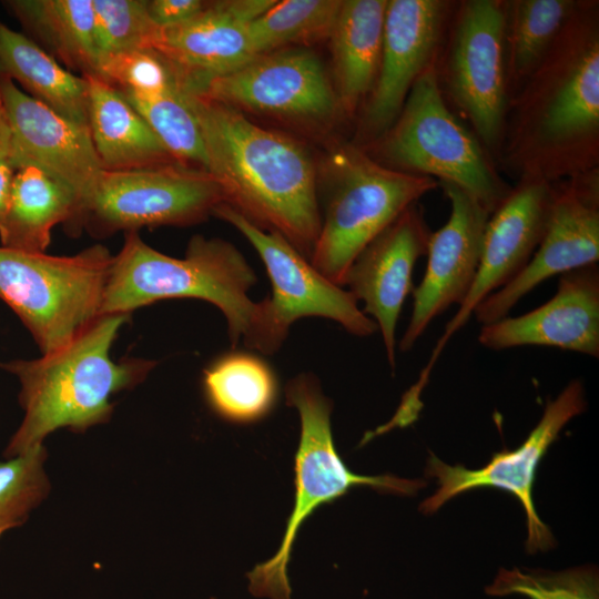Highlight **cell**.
Instances as JSON below:
<instances>
[{"label":"cell","instance_id":"7c38bea8","mask_svg":"<svg viewBox=\"0 0 599 599\" xmlns=\"http://www.w3.org/2000/svg\"><path fill=\"white\" fill-rule=\"evenodd\" d=\"M581 380H571L552 400H548L542 416L524 443L514 450L495 453L489 463L478 469L445 464L434 454L428 458L425 474L436 478L437 490L422 501L419 511L436 512L449 499L477 488H498L510 493L521 504L527 519L526 550L546 551L555 546L550 528L539 518L532 497L538 464L561 429L586 410Z\"/></svg>","mask_w":599,"mask_h":599},{"label":"cell","instance_id":"4fadbf2b","mask_svg":"<svg viewBox=\"0 0 599 599\" xmlns=\"http://www.w3.org/2000/svg\"><path fill=\"white\" fill-rule=\"evenodd\" d=\"M187 92L243 113L250 111L304 122L332 120L341 111L335 89L319 59L302 48L255 55Z\"/></svg>","mask_w":599,"mask_h":599},{"label":"cell","instance_id":"3957f363","mask_svg":"<svg viewBox=\"0 0 599 599\" xmlns=\"http://www.w3.org/2000/svg\"><path fill=\"white\" fill-rule=\"evenodd\" d=\"M128 314L102 315L67 345L35 359H14L1 367L20 383L24 417L12 435L6 458L42 445L59 428L81 433L106 423L111 396L143 382L156 362L144 358L114 361L111 348Z\"/></svg>","mask_w":599,"mask_h":599},{"label":"cell","instance_id":"52a82bcc","mask_svg":"<svg viewBox=\"0 0 599 599\" xmlns=\"http://www.w3.org/2000/svg\"><path fill=\"white\" fill-rule=\"evenodd\" d=\"M326 164L324 215L309 262L344 286L349 266L364 247L439 185L435 179L389 169L355 143L335 148Z\"/></svg>","mask_w":599,"mask_h":599},{"label":"cell","instance_id":"603a6c76","mask_svg":"<svg viewBox=\"0 0 599 599\" xmlns=\"http://www.w3.org/2000/svg\"><path fill=\"white\" fill-rule=\"evenodd\" d=\"M388 0H342L328 38L341 111L352 116L369 94L379 68Z\"/></svg>","mask_w":599,"mask_h":599},{"label":"cell","instance_id":"4316f807","mask_svg":"<svg viewBox=\"0 0 599 599\" xmlns=\"http://www.w3.org/2000/svg\"><path fill=\"white\" fill-rule=\"evenodd\" d=\"M580 0H505L504 54L510 100L542 62Z\"/></svg>","mask_w":599,"mask_h":599},{"label":"cell","instance_id":"f546056e","mask_svg":"<svg viewBox=\"0 0 599 599\" xmlns=\"http://www.w3.org/2000/svg\"><path fill=\"white\" fill-rule=\"evenodd\" d=\"M123 94L143 116L176 163L206 171L201 129L177 79L160 94L151 97Z\"/></svg>","mask_w":599,"mask_h":599},{"label":"cell","instance_id":"ffe728a7","mask_svg":"<svg viewBox=\"0 0 599 599\" xmlns=\"http://www.w3.org/2000/svg\"><path fill=\"white\" fill-rule=\"evenodd\" d=\"M275 1H207L187 22L160 29L152 49L170 64L180 85L194 91L255 57L248 27Z\"/></svg>","mask_w":599,"mask_h":599},{"label":"cell","instance_id":"83f0119b","mask_svg":"<svg viewBox=\"0 0 599 599\" xmlns=\"http://www.w3.org/2000/svg\"><path fill=\"white\" fill-rule=\"evenodd\" d=\"M202 383L210 408L233 424H253L265 418L278 398L274 372L248 353L221 356L204 369Z\"/></svg>","mask_w":599,"mask_h":599},{"label":"cell","instance_id":"d6a6232c","mask_svg":"<svg viewBox=\"0 0 599 599\" xmlns=\"http://www.w3.org/2000/svg\"><path fill=\"white\" fill-rule=\"evenodd\" d=\"M47 450L39 445L26 454L0 461V537L21 526L48 496L50 483L44 471Z\"/></svg>","mask_w":599,"mask_h":599},{"label":"cell","instance_id":"7402d4cb","mask_svg":"<svg viewBox=\"0 0 599 599\" xmlns=\"http://www.w3.org/2000/svg\"><path fill=\"white\" fill-rule=\"evenodd\" d=\"M88 80V125L104 171L176 163L124 94L97 75Z\"/></svg>","mask_w":599,"mask_h":599},{"label":"cell","instance_id":"9c48e42d","mask_svg":"<svg viewBox=\"0 0 599 599\" xmlns=\"http://www.w3.org/2000/svg\"><path fill=\"white\" fill-rule=\"evenodd\" d=\"M504 29L505 0L455 1L434 64L445 101L495 162L509 108Z\"/></svg>","mask_w":599,"mask_h":599},{"label":"cell","instance_id":"ac0fdd59","mask_svg":"<svg viewBox=\"0 0 599 599\" xmlns=\"http://www.w3.org/2000/svg\"><path fill=\"white\" fill-rule=\"evenodd\" d=\"M450 204L447 222L432 232L427 266L413 292V311L399 341L408 352L429 324L466 298L477 274L483 237L490 213L470 194L451 183H438Z\"/></svg>","mask_w":599,"mask_h":599},{"label":"cell","instance_id":"8d00e7d4","mask_svg":"<svg viewBox=\"0 0 599 599\" xmlns=\"http://www.w3.org/2000/svg\"><path fill=\"white\" fill-rule=\"evenodd\" d=\"M10 146V126L0 92V160H7Z\"/></svg>","mask_w":599,"mask_h":599},{"label":"cell","instance_id":"cb8c5ba5","mask_svg":"<svg viewBox=\"0 0 599 599\" xmlns=\"http://www.w3.org/2000/svg\"><path fill=\"white\" fill-rule=\"evenodd\" d=\"M0 63L4 75L63 118L88 126L89 87L83 75L62 67L31 38L0 23Z\"/></svg>","mask_w":599,"mask_h":599},{"label":"cell","instance_id":"e575fe53","mask_svg":"<svg viewBox=\"0 0 599 599\" xmlns=\"http://www.w3.org/2000/svg\"><path fill=\"white\" fill-rule=\"evenodd\" d=\"M203 0H146L152 21L160 28H170L187 22L206 6Z\"/></svg>","mask_w":599,"mask_h":599},{"label":"cell","instance_id":"9a60e30c","mask_svg":"<svg viewBox=\"0 0 599 599\" xmlns=\"http://www.w3.org/2000/svg\"><path fill=\"white\" fill-rule=\"evenodd\" d=\"M449 0H388L379 68L361 106L357 145L378 139L396 120L416 80L435 64L454 8Z\"/></svg>","mask_w":599,"mask_h":599},{"label":"cell","instance_id":"f35d334b","mask_svg":"<svg viewBox=\"0 0 599 599\" xmlns=\"http://www.w3.org/2000/svg\"><path fill=\"white\" fill-rule=\"evenodd\" d=\"M212 599H214V598H212Z\"/></svg>","mask_w":599,"mask_h":599},{"label":"cell","instance_id":"d6986e66","mask_svg":"<svg viewBox=\"0 0 599 599\" xmlns=\"http://www.w3.org/2000/svg\"><path fill=\"white\" fill-rule=\"evenodd\" d=\"M430 230L418 204L407 207L357 255L344 286L364 303L379 329L390 368L396 361V326L412 290L416 262L426 255Z\"/></svg>","mask_w":599,"mask_h":599},{"label":"cell","instance_id":"2e32d148","mask_svg":"<svg viewBox=\"0 0 599 599\" xmlns=\"http://www.w3.org/2000/svg\"><path fill=\"white\" fill-rule=\"evenodd\" d=\"M554 193L555 183L538 177H520L490 214L474 283L434 347L414 385L417 389L422 390L427 384L432 368L446 344L465 326L476 307L488 295L514 280L528 264L542 238Z\"/></svg>","mask_w":599,"mask_h":599},{"label":"cell","instance_id":"ba28073f","mask_svg":"<svg viewBox=\"0 0 599 599\" xmlns=\"http://www.w3.org/2000/svg\"><path fill=\"white\" fill-rule=\"evenodd\" d=\"M112 257L100 244L70 256L0 246V298L51 353L101 316Z\"/></svg>","mask_w":599,"mask_h":599},{"label":"cell","instance_id":"74e56055","mask_svg":"<svg viewBox=\"0 0 599 599\" xmlns=\"http://www.w3.org/2000/svg\"><path fill=\"white\" fill-rule=\"evenodd\" d=\"M4 75L3 73V70H2V67H1V63H0V78H2Z\"/></svg>","mask_w":599,"mask_h":599},{"label":"cell","instance_id":"4dcf8cb0","mask_svg":"<svg viewBox=\"0 0 599 599\" xmlns=\"http://www.w3.org/2000/svg\"><path fill=\"white\" fill-rule=\"evenodd\" d=\"M488 596L521 595L529 599H599V575L596 566H581L562 571L500 568Z\"/></svg>","mask_w":599,"mask_h":599},{"label":"cell","instance_id":"8fae6325","mask_svg":"<svg viewBox=\"0 0 599 599\" xmlns=\"http://www.w3.org/2000/svg\"><path fill=\"white\" fill-rule=\"evenodd\" d=\"M223 193L205 170L170 163L126 171H102L93 190L65 225L104 237L162 225L187 226L213 215Z\"/></svg>","mask_w":599,"mask_h":599},{"label":"cell","instance_id":"1f68e13d","mask_svg":"<svg viewBox=\"0 0 599 599\" xmlns=\"http://www.w3.org/2000/svg\"><path fill=\"white\" fill-rule=\"evenodd\" d=\"M93 10L98 65L116 53L153 48L160 28L146 0H93Z\"/></svg>","mask_w":599,"mask_h":599},{"label":"cell","instance_id":"d4e9b609","mask_svg":"<svg viewBox=\"0 0 599 599\" xmlns=\"http://www.w3.org/2000/svg\"><path fill=\"white\" fill-rule=\"evenodd\" d=\"M75 195L41 170L27 166L14 173L9 205L0 222L1 246L45 253L53 227L71 221Z\"/></svg>","mask_w":599,"mask_h":599},{"label":"cell","instance_id":"44dd1931","mask_svg":"<svg viewBox=\"0 0 599 599\" xmlns=\"http://www.w3.org/2000/svg\"><path fill=\"white\" fill-rule=\"evenodd\" d=\"M478 342L494 351L549 346L598 358V263L561 274L556 294L537 308L483 325Z\"/></svg>","mask_w":599,"mask_h":599},{"label":"cell","instance_id":"836d02e7","mask_svg":"<svg viewBox=\"0 0 599 599\" xmlns=\"http://www.w3.org/2000/svg\"><path fill=\"white\" fill-rule=\"evenodd\" d=\"M95 75L138 97L160 94L176 81L170 64L153 49L110 55L99 63Z\"/></svg>","mask_w":599,"mask_h":599},{"label":"cell","instance_id":"6da1fadb","mask_svg":"<svg viewBox=\"0 0 599 599\" xmlns=\"http://www.w3.org/2000/svg\"><path fill=\"white\" fill-rule=\"evenodd\" d=\"M496 164L550 183L599 169V1H579L510 100Z\"/></svg>","mask_w":599,"mask_h":599},{"label":"cell","instance_id":"30bf717a","mask_svg":"<svg viewBox=\"0 0 599 599\" xmlns=\"http://www.w3.org/2000/svg\"><path fill=\"white\" fill-rule=\"evenodd\" d=\"M213 215L230 223L258 253L272 284V295L257 302L244 345L273 354L285 341L291 325L303 317H324L349 334L366 337L377 331L348 290L321 274L285 237L263 230L231 206L221 203Z\"/></svg>","mask_w":599,"mask_h":599},{"label":"cell","instance_id":"8992f818","mask_svg":"<svg viewBox=\"0 0 599 599\" xmlns=\"http://www.w3.org/2000/svg\"><path fill=\"white\" fill-rule=\"evenodd\" d=\"M362 148L389 169L459 186L490 214L511 190L445 101L434 64L416 80L393 124Z\"/></svg>","mask_w":599,"mask_h":599},{"label":"cell","instance_id":"277c9868","mask_svg":"<svg viewBox=\"0 0 599 599\" xmlns=\"http://www.w3.org/2000/svg\"><path fill=\"white\" fill-rule=\"evenodd\" d=\"M257 278L244 256L221 238L194 235L183 258L148 245L138 232L125 233L113 255L104 285L101 316L130 315L136 308L171 298H196L223 313L234 347L248 333L257 302L248 291Z\"/></svg>","mask_w":599,"mask_h":599},{"label":"cell","instance_id":"5b68a950","mask_svg":"<svg viewBox=\"0 0 599 599\" xmlns=\"http://www.w3.org/2000/svg\"><path fill=\"white\" fill-rule=\"evenodd\" d=\"M285 399L287 406L298 412L301 422L294 457V501L278 550L246 573L248 590L258 598L291 599L287 567L293 545L304 521L319 507L333 504L359 486L413 496L427 485L424 479L353 473L336 450L331 426L333 404L322 393L314 375L303 373L291 379L285 386Z\"/></svg>","mask_w":599,"mask_h":599},{"label":"cell","instance_id":"484cf974","mask_svg":"<svg viewBox=\"0 0 599 599\" xmlns=\"http://www.w3.org/2000/svg\"><path fill=\"white\" fill-rule=\"evenodd\" d=\"M4 4L55 60L80 75L97 74L93 0H9Z\"/></svg>","mask_w":599,"mask_h":599},{"label":"cell","instance_id":"f1b7e54d","mask_svg":"<svg viewBox=\"0 0 599 599\" xmlns=\"http://www.w3.org/2000/svg\"><path fill=\"white\" fill-rule=\"evenodd\" d=\"M342 0L275 1L248 27L254 55L290 44L309 45L328 39Z\"/></svg>","mask_w":599,"mask_h":599},{"label":"cell","instance_id":"7a4b0ae2","mask_svg":"<svg viewBox=\"0 0 599 599\" xmlns=\"http://www.w3.org/2000/svg\"><path fill=\"white\" fill-rule=\"evenodd\" d=\"M181 87V85H180ZM202 133L206 171L223 203L308 257L321 229L317 172L304 146L234 108L182 89Z\"/></svg>","mask_w":599,"mask_h":599},{"label":"cell","instance_id":"e0dca14e","mask_svg":"<svg viewBox=\"0 0 599 599\" xmlns=\"http://www.w3.org/2000/svg\"><path fill=\"white\" fill-rule=\"evenodd\" d=\"M0 92L10 126L8 162L16 171L37 167L63 184L75 195L77 211L103 171L89 128L58 114L7 75Z\"/></svg>","mask_w":599,"mask_h":599},{"label":"cell","instance_id":"d590c367","mask_svg":"<svg viewBox=\"0 0 599 599\" xmlns=\"http://www.w3.org/2000/svg\"><path fill=\"white\" fill-rule=\"evenodd\" d=\"M14 173L8 160H0V222L9 205Z\"/></svg>","mask_w":599,"mask_h":599},{"label":"cell","instance_id":"5bb4252c","mask_svg":"<svg viewBox=\"0 0 599 599\" xmlns=\"http://www.w3.org/2000/svg\"><path fill=\"white\" fill-rule=\"evenodd\" d=\"M599 260V169L555 183L542 238L525 268L488 295L474 315L483 325L508 316L529 292L551 276Z\"/></svg>","mask_w":599,"mask_h":599}]
</instances>
